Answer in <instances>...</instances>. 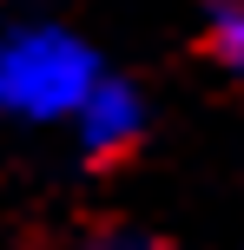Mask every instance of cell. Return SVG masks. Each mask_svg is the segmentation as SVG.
Returning a JSON list of instances; mask_svg holds the SVG:
<instances>
[{
  "instance_id": "cell-1",
  "label": "cell",
  "mask_w": 244,
  "mask_h": 250,
  "mask_svg": "<svg viewBox=\"0 0 244 250\" xmlns=\"http://www.w3.org/2000/svg\"><path fill=\"white\" fill-rule=\"evenodd\" d=\"M92 86H99L92 53L60 26H26V33L0 40V105L7 112L60 119V112H79Z\"/></svg>"
},
{
  "instance_id": "cell-3",
  "label": "cell",
  "mask_w": 244,
  "mask_h": 250,
  "mask_svg": "<svg viewBox=\"0 0 244 250\" xmlns=\"http://www.w3.org/2000/svg\"><path fill=\"white\" fill-rule=\"evenodd\" d=\"M211 53L231 73H244V0H218V13H211Z\"/></svg>"
},
{
  "instance_id": "cell-4",
  "label": "cell",
  "mask_w": 244,
  "mask_h": 250,
  "mask_svg": "<svg viewBox=\"0 0 244 250\" xmlns=\"http://www.w3.org/2000/svg\"><path fill=\"white\" fill-rule=\"evenodd\" d=\"M86 250H165V244L145 237V230H106V237H92Z\"/></svg>"
},
{
  "instance_id": "cell-2",
  "label": "cell",
  "mask_w": 244,
  "mask_h": 250,
  "mask_svg": "<svg viewBox=\"0 0 244 250\" xmlns=\"http://www.w3.org/2000/svg\"><path fill=\"white\" fill-rule=\"evenodd\" d=\"M73 119H79V138H86L92 158H119L139 138V99H132V86H112V79H99Z\"/></svg>"
}]
</instances>
